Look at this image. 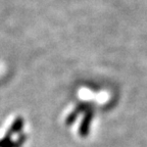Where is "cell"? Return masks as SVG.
I'll use <instances>...</instances> for the list:
<instances>
[{
  "label": "cell",
  "mask_w": 147,
  "mask_h": 147,
  "mask_svg": "<svg viewBox=\"0 0 147 147\" xmlns=\"http://www.w3.org/2000/svg\"><path fill=\"white\" fill-rule=\"evenodd\" d=\"M0 147H21L16 143V141H12L11 138L3 137L0 140Z\"/></svg>",
  "instance_id": "3957f363"
},
{
  "label": "cell",
  "mask_w": 147,
  "mask_h": 147,
  "mask_svg": "<svg viewBox=\"0 0 147 147\" xmlns=\"http://www.w3.org/2000/svg\"><path fill=\"white\" fill-rule=\"evenodd\" d=\"M93 117H94V109L93 108L87 110L85 113L82 122H81L80 127H79V135L81 137L85 138L88 136V134L90 132V126H91V122L92 119H93Z\"/></svg>",
  "instance_id": "6da1fadb"
},
{
  "label": "cell",
  "mask_w": 147,
  "mask_h": 147,
  "mask_svg": "<svg viewBox=\"0 0 147 147\" xmlns=\"http://www.w3.org/2000/svg\"><path fill=\"white\" fill-rule=\"evenodd\" d=\"M78 117H79V113H77L76 110L74 109L73 111H71V113L67 115V119H65V126H67V127L71 126L74 123L76 122V119H78Z\"/></svg>",
  "instance_id": "277c9868"
},
{
  "label": "cell",
  "mask_w": 147,
  "mask_h": 147,
  "mask_svg": "<svg viewBox=\"0 0 147 147\" xmlns=\"http://www.w3.org/2000/svg\"><path fill=\"white\" fill-rule=\"evenodd\" d=\"M24 124H25V122H24L23 117H16L13 123H12L11 126H10V128H9V130L6 132V134H5L4 136L7 138H11L12 135H14V134H16V133H20V132L23 130Z\"/></svg>",
  "instance_id": "7a4b0ae2"
}]
</instances>
